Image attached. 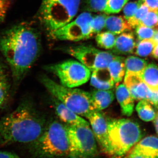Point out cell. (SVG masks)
<instances>
[{
	"instance_id": "cell-18",
	"label": "cell",
	"mask_w": 158,
	"mask_h": 158,
	"mask_svg": "<svg viewBox=\"0 0 158 158\" xmlns=\"http://www.w3.org/2000/svg\"><path fill=\"white\" fill-rule=\"evenodd\" d=\"M92 106L95 111H100L109 107L114 99L111 90H94L90 93Z\"/></svg>"
},
{
	"instance_id": "cell-34",
	"label": "cell",
	"mask_w": 158,
	"mask_h": 158,
	"mask_svg": "<svg viewBox=\"0 0 158 158\" xmlns=\"http://www.w3.org/2000/svg\"><path fill=\"white\" fill-rule=\"evenodd\" d=\"M11 0H0V23L3 21L11 5Z\"/></svg>"
},
{
	"instance_id": "cell-26",
	"label": "cell",
	"mask_w": 158,
	"mask_h": 158,
	"mask_svg": "<svg viewBox=\"0 0 158 158\" xmlns=\"http://www.w3.org/2000/svg\"><path fill=\"white\" fill-rule=\"evenodd\" d=\"M157 44L156 41L153 38L141 40L136 46L135 53L139 56H148L152 54Z\"/></svg>"
},
{
	"instance_id": "cell-39",
	"label": "cell",
	"mask_w": 158,
	"mask_h": 158,
	"mask_svg": "<svg viewBox=\"0 0 158 158\" xmlns=\"http://www.w3.org/2000/svg\"><path fill=\"white\" fill-rule=\"evenodd\" d=\"M124 158H146L143 156L136 153L133 152H132L130 151L126 156Z\"/></svg>"
},
{
	"instance_id": "cell-13",
	"label": "cell",
	"mask_w": 158,
	"mask_h": 158,
	"mask_svg": "<svg viewBox=\"0 0 158 158\" xmlns=\"http://www.w3.org/2000/svg\"><path fill=\"white\" fill-rule=\"evenodd\" d=\"M52 98L54 110L61 121L67 125L90 126L89 122L82 118V116L69 109L53 97Z\"/></svg>"
},
{
	"instance_id": "cell-5",
	"label": "cell",
	"mask_w": 158,
	"mask_h": 158,
	"mask_svg": "<svg viewBox=\"0 0 158 158\" xmlns=\"http://www.w3.org/2000/svg\"><path fill=\"white\" fill-rule=\"evenodd\" d=\"M81 0H42L39 18L49 33L60 28L77 15Z\"/></svg>"
},
{
	"instance_id": "cell-28",
	"label": "cell",
	"mask_w": 158,
	"mask_h": 158,
	"mask_svg": "<svg viewBox=\"0 0 158 158\" xmlns=\"http://www.w3.org/2000/svg\"><path fill=\"white\" fill-rule=\"evenodd\" d=\"M150 9L145 3H143L131 18L128 20L133 28H136L141 23V20L149 12Z\"/></svg>"
},
{
	"instance_id": "cell-11",
	"label": "cell",
	"mask_w": 158,
	"mask_h": 158,
	"mask_svg": "<svg viewBox=\"0 0 158 158\" xmlns=\"http://www.w3.org/2000/svg\"><path fill=\"white\" fill-rule=\"evenodd\" d=\"M86 118L89 121L102 151L106 154L113 155L108 132L107 120L99 111H97L90 113Z\"/></svg>"
},
{
	"instance_id": "cell-7",
	"label": "cell",
	"mask_w": 158,
	"mask_h": 158,
	"mask_svg": "<svg viewBox=\"0 0 158 158\" xmlns=\"http://www.w3.org/2000/svg\"><path fill=\"white\" fill-rule=\"evenodd\" d=\"M69 142L70 158H96L97 141L90 126L66 125Z\"/></svg>"
},
{
	"instance_id": "cell-41",
	"label": "cell",
	"mask_w": 158,
	"mask_h": 158,
	"mask_svg": "<svg viewBox=\"0 0 158 158\" xmlns=\"http://www.w3.org/2000/svg\"><path fill=\"white\" fill-rule=\"evenodd\" d=\"M117 157V156H114L113 157H112V158H116Z\"/></svg>"
},
{
	"instance_id": "cell-3",
	"label": "cell",
	"mask_w": 158,
	"mask_h": 158,
	"mask_svg": "<svg viewBox=\"0 0 158 158\" xmlns=\"http://www.w3.org/2000/svg\"><path fill=\"white\" fill-rule=\"evenodd\" d=\"M35 155L41 157L58 158L69 156V142L66 125L54 120L47 125L42 135L32 143Z\"/></svg>"
},
{
	"instance_id": "cell-16",
	"label": "cell",
	"mask_w": 158,
	"mask_h": 158,
	"mask_svg": "<svg viewBox=\"0 0 158 158\" xmlns=\"http://www.w3.org/2000/svg\"><path fill=\"white\" fill-rule=\"evenodd\" d=\"M136 47V41L132 32H125L116 37L113 52L121 55H129L133 53Z\"/></svg>"
},
{
	"instance_id": "cell-27",
	"label": "cell",
	"mask_w": 158,
	"mask_h": 158,
	"mask_svg": "<svg viewBox=\"0 0 158 158\" xmlns=\"http://www.w3.org/2000/svg\"><path fill=\"white\" fill-rule=\"evenodd\" d=\"M107 15L106 14H100L93 16L91 22V36L100 33L105 27L106 19Z\"/></svg>"
},
{
	"instance_id": "cell-30",
	"label": "cell",
	"mask_w": 158,
	"mask_h": 158,
	"mask_svg": "<svg viewBox=\"0 0 158 158\" xmlns=\"http://www.w3.org/2000/svg\"><path fill=\"white\" fill-rule=\"evenodd\" d=\"M157 30L140 24L136 27L135 33L139 40L152 39Z\"/></svg>"
},
{
	"instance_id": "cell-29",
	"label": "cell",
	"mask_w": 158,
	"mask_h": 158,
	"mask_svg": "<svg viewBox=\"0 0 158 158\" xmlns=\"http://www.w3.org/2000/svg\"><path fill=\"white\" fill-rule=\"evenodd\" d=\"M108 0H85V7L88 12H104Z\"/></svg>"
},
{
	"instance_id": "cell-37",
	"label": "cell",
	"mask_w": 158,
	"mask_h": 158,
	"mask_svg": "<svg viewBox=\"0 0 158 158\" xmlns=\"http://www.w3.org/2000/svg\"><path fill=\"white\" fill-rule=\"evenodd\" d=\"M153 39H154L157 43V44L156 46L154 49L153 51L152 56L154 58L158 59V30L156 31L155 34Z\"/></svg>"
},
{
	"instance_id": "cell-40",
	"label": "cell",
	"mask_w": 158,
	"mask_h": 158,
	"mask_svg": "<svg viewBox=\"0 0 158 158\" xmlns=\"http://www.w3.org/2000/svg\"><path fill=\"white\" fill-rule=\"evenodd\" d=\"M154 123L156 131L158 135V113L156 114V118L154 119Z\"/></svg>"
},
{
	"instance_id": "cell-15",
	"label": "cell",
	"mask_w": 158,
	"mask_h": 158,
	"mask_svg": "<svg viewBox=\"0 0 158 158\" xmlns=\"http://www.w3.org/2000/svg\"><path fill=\"white\" fill-rule=\"evenodd\" d=\"M90 85L98 90H110L114 87L115 82L107 68L91 72Z\"/></svg>"
},
{
	"instance_id": "cell-10",
	"label": "cell",
	"mask_w": 158,
	"mask_h": 158,
	"mask_svg": "<svg viewBox=\"0 0 158 158\" xmlns=\"http://www.w3.org/2000/svg\"><path fill=\"white\" fill-rule=\"evenodd\" d=\"M93 18L90 12H83L74 20L50 34L57 40L78 41L88 39L91 37L90 27Z\"/></svg>"
},
{
	"instance_id": "cell-32",
	"label": "cell",
	"mask_w": 158,
	"mask_h": 158,
	"mask_svg": "<svg viewBox=\"0 0 158 158\" xmlns=\"http://www.w3.org/2000/svg\"><path fill=\"white\" fill-rule=\"evenodd\" d=\"M140 24L158 30V10H150Z\"/></svg>"
},
{
	"instance_id": "cell-33",
	"label": "cell",
	"mask_w": 158,
	"mask_h": 158,
	"mask_svg": "<svg viewBox=\"0 0 158 158\" xmlns=\"http://www.w3.org/2000/svg\"><path fill=\"white\" fill-rule=\"evenodd\" d=\"M143 3V2L141 1L131 2L127 3L124 6L123 9L125 18L128 21L133 17Z\"/></svg>"
},
{
	"instance_id": "cell-35",
	"label": "cell",
	"mask_w": 158,
	"mask_h": 158,
	"mask_svg": "<svg viewBox=\"0 0 158 158\" xmlns=\"http://www.w3.org/2000/svg\"><path fill=\"white\" fill-rule=\"evenodd\" d=\"M148 101L156 108H158V90H152L151 96Z\"/></svg>"
},
{
	"instance_id": "cell-17",
	"label": "cell",
	"mask_w": 158,
	"mask_h": 158,
	"mask_svg": "<svg viewBox=\"0 0 158 158\" xmlns=\"http://www.w3.org/2000/svg\"><path fill=\"white\" fill-rule=\"evenodd\" d=\"M116 98L121 107L122 113L129 116L134 111V99L124 84L118 85L116 88Z\"/></svg>"
},
{
	"instance_id": "cell-2",
	"label": "cell",
	"mask_w": 158,
	"mask_h": 158,
	"mask_svg": "<svg viewBox=\"0 0 158 158\" xmlns=\"http://www.w3.org/2000/svg\"><path fill=\"white\" fill-rule=\"evenodd\" d=\"M46 119L32 102L24 101L0 119V144L32 143L42 135Z\"/></svg>"
},
{
	"instance_id": "cell-14",
	"label": "cell",
	"mask_w": 158,
	"mask_h": 158,
	"mask_svg": "<svg viewBox=\"0 0 158 158\" xmlns=\"http://www.w3.org/2000/svg\"><path fill=\"white\" fill-rule=\"evenodd\" d=\"M131 152L146 158H158V138L149 136L141 139Z\"/></svg>"
},
{
	"instance_id": "cell-19",
	"label": "cell",
	"mask_w": 158,
	"mask_h": 158,
	"mask_svg": "<svg viewBox=\"0 0 158 158\" xmlns=\"http://www.w3.org/2000/svg\"><path fill=\"white\" fill-rule=\"evenodd\" d=\"M105 28L108 31L116 35L129 32L133 29L127 20L122 16L111 15L107 17Z\"/></svg>"
},
{
	"instance_id": "cell-38",
	"label": "cell",
	"mask_w": 158,
	"mask_h": 158,
	"mask_svg": "<svg viewBox=\"0 0 158 158\" xmlns=\"http://www.w3.org/2000/svg\"><path fill=\"white\" fill-rule=\"evenodd\" d=\"M0 158H19L13 153L0 151Z\"/></svg>"
},
{
	"instance_id": "cell-20",
	"label": "cell",
	"mask_w": 158,
	"mask_h": 158,
	"mask_svg": "<svg viewBox=\"0 0 158 158\" xmlns=\"http://www.w3.org/2000/svg\"><path fill=\"white\" fill-rule=\"evenodd\" d=\"M108 69L115 84L121 82L126 73L124 58L116 56L109 64Z\"/></svg>"
},
{
	"instance_id": "cell-6",
	"label": "cell",
	"mask_w": 158,
	"mask_h": 158,
	"mask_svg": "<svg viewBox=\"0 0 158 158\" xmlns=\"http://www.w3.org/2000/svg\"><path fill=\"white\" fill-rule=\"evenodd\" d=\"M107 122L113 156H124L142 138L139 125L132 120L121 118L108 120Z\"/></svg>"
},
{
	"instance_id": "cell-42",
	"label": "cell",
	"mask_w": 158,
	"mask_h": 158,
	"mask_svg": "<svg viewBox=\"0 0 158 158\" xmlns=\"http://www.w3.org/2000/svg\"><path fill=\"white\" fill-rule=\"evenodd\" d=\"M138 1H142V2H143V1H144V0H138Z\"/></svg>"
},
{
	"instance_id": "cell-25",
	"label": "cell",
	"mask_w": 158,
	"mask_h": 158,
	"mask_svg": "<svg viewBox=\"0 0 158 158\" xmlns=\"http://www.w3.org/2000/svg\"><path fill=\"white\" fill-rule=\"evenodd\" d=\"M95 40L98 46L101 48L111 49L115 45L116 37L115 34L106 31L97 34Z\"/></svg>"
},
{
	"instance_id": "cell-9",
	"label": "cell",
	"mask_w": 158,
	"mask_h": 158,
	"mask_svg": "<svg viewBox=\"0 0 158 158\" xmlns=\"http://www.w3.org/2000/svg\"><path fill=\"white\" fill-rule=\"evenodd\" d=\"M61 49L74 57L91 72L107 68L116 56L110 52L100 50L92 46L85 44L69 46Z\"/></svg>"
},
{
	"instance_id": "cell-8",
	"label": "cell",
	"mask_w": 158,
	"mask_h": 158,
	"mask_svg": "<svg viewBox=\"0 0 158 158\" xmlns=\"http://www.w3.org/2000/svg\"><path fill=\"white\" fill-rule=\"evenodd\" d=\"M45 69L54 74L61 85L69 88L81 86L90 80L91 71L78 60H69L46 65Z\"/></svg>"
},
{
	"instance_id": "cell-1",
	"label": "cell",
	"mask_w": 158,
	"mask_h": 158,
	"mask_svg": "<svg viewBox=\"0 0 158 158\" xmlns=\"http://www.w3.org/2000/svg\"><path fill=\"white\" fill-rule=\"evenodd\" d=\"M41 50L40 34L28 25L15 26L1 35L0 51L10 67L15 85L22 81Z\"/></svg>"
},
{
	"instance_id": "cell-22",
	"label": "cell",
	"mask_w": 158,
	"mask_h": 158,
	"mask_svg": "<svg viewBox=\"0 0 158 158\" xmlns=\"http://www.w3.org/2000/svg\"><path fill=\"white\" fill-rule=\"evenodd\" d=\"M143 82L152 90H158V66L154 64L148 65L141 75Z\"/></svg>"
},
{
	"instance_id": "cell-31",
	"label": "cell",
	"mask_w": 158,
	"mask_h": 158,
	"mask_svg": "<svg viewBox=\"0 0 158 158\" xmlns=\"http://www.w3.org/2000/svg\"><path fill=\"white\" fill-rule=\"evenodd\" d=\"M129 0H108L104 12L106 14H114L120 12Z\"/></svg>"
},
{
	"instance_id": "cell-4",
	"label": "cell",
	"mask_w": 158,
	"mask_h": 158,
	"mask_svg": "<svg viewBox=\"0 0 158 158\" xmlns=\"http://www.w3.org/2000/svg\"><path fill=\"white\" fill-rule=\"evenodd\" d=\"M40 81L52 96L79 116L87 118L95 111L90 93L81 89L65 87L46 76H42Z\"/></svg>"
},
{
	"instance_id": "cell-23",
	"label": "cell",
	"mask_w": 158,
	"mask_h": 158,
	"mask_svg": "<svg viewBox=\"0 0 158 158\" xmlns=\"http://www.w3.org/2000/svg\"><path fill=\"white\" fill-rule=\"evenodd\" d=\"M147 65L146 60L139 57L131 56L125 59L126 73L141 76Z\"/></svg>"
},
{
	"instance_id": "cell-12",
	"label": "cell",
	"mask_w": 158,
	"mask_h": 158,
	"mask_svg": "<svg viewBox=\"0 0 158 158\" xmlns=\"http://www.w3.org/2000/svg\"><path fill=\"white\" fill-rule=\"evenodd\" d=\"M124 83L134 99L149 100L152 90L143 82L141 76L126 73Z\"/></svg>"
},
{
	"instance_id": "cell-24",
	"label": "cell",
	"mask_w": 158,
	"mask_h": 158,
	"mask_svg": "<svg viewBox=\"0 0 158 158\" xmlns=\"http://www.w3.org/2000/svg\"><path fill=\"white\" fill-rule=\"evenodd\" d=\"M151 104L146 100H142L136 106V109L138 116L143 121H152L156 118V114Z\"/></svg>"
},
{
	"instance_id": "cell-21",
	"label": "cell",
	"mask_w": 158,
	"mask_h": 158,
	"mask_svg": "<svg viewBox=\"0 0 158 158\" xmlns=\"http://www.w3.org/2000/svg\"><path fill=\"white\" fill-rule=\"evenodd\" d=\"M10 85L5 65L0 61V110L5 106L9 98Z\"/></svg>"
},
{
	"instance_id": "cell-36",
	"label": "cell",
	"mask_w": 158,
	"mask_h": 158,
	"mask_svg": "<svg viewBox=\"0 0 158 158\" xmlns=\"http://www.w3.org/2000/svg\"><path fill=\"white\" fill-rule=\"evenodd\" d=\"M144 3L150 10H158V0H144Z\"/></svg>"
}]
</instances>
